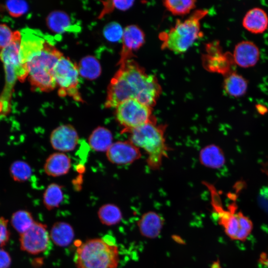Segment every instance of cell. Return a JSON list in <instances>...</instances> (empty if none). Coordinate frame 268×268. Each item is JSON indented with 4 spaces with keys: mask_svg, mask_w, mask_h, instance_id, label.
<instances>
[{
    "mask_svg": "<svg viewBox=\"0 0 268 268\" xmlns=\"http://www.w3.org/2000/svg\"><path fill=\"white\" fill-rule=\"evenodd\" d=\"M20 33V61L27 70L32 88L52 91L57 87L54 68L63 53L37 30L26 28Z\"/></svg>",
    "mask_w": 268,
    "mask_h": 268,
    "instance_id": "cell-1",
    "label": "cell"
},
{
    "mask_svg": "<svg viewBox=\"0 0 268 268\" xmlns=\"http://www.w3.org/2000/svg\"><path fill=\"white\" fill-rule=\"evenodd\" d=\"M120 66L109 84L105 107L115 108L126 100L134 99L152 108L161 93L156 77L133 59Z\"/></svg>",
    "mask_w": 268,
    "mask_h": 268,
    "instance_id": "cell-2",
    "label": "cell"
},
{
    "mask_svg": "<svg viewBox=\"0 0 268 268\" xmlns=\"http://www.w3.org/2000/svg\"><path fill=\"white\" fill-rule=\"evenodd\" d=\"M165 129V126L158 125L154 118L141 126L124 131L129 134V141L145 151L147 164L152 169L159 168L163 159L167 155Z\"/></svg>",
    "mask_w": 268,
    "mask_h": 268,
    "instance_id": "cell-3",
    "label": "cell"
},
{
    "mask_svg": "<svg viewBox=\"0 0 268 268\" xmlns=\"http://www.w3.org/2000/svg\"><path fill=\"white\" fill-rule=\"evenodd\" d=\"M207 12L205 9L197 10L185 20H178L168 31L161 33V48L176 54L187 51L201 36L200 21Z\"/></svg>",
    "mask_w": 268,
    "mask_h": 268,
    "instance_id": "cell-4",
    "label": "cell"
},
{
    "mask_svg": "<svg viewBox=\"0 0 268 268\" xmlns=\"http://www.w3.org/2000/svg\"><path fill=\"white\" fill-rule=\"evenodd\" d=\"M21 40L20 32L14 31L10 43L0 50V59L3 64L5 75V84L0 96V105L6 113L9 110L10 97L16 80L23 82L28 75L27 70L20 61Z\"/></svg>",
    "mask_w": 268,
    "mask_h": 268,
    "instance_id": "cell-5",
    "label": "cell"
},
{
    "mask_svg": "<svg viewBox=\"0 0 268 268\" xmlns=\"http://www.w3.org/2000/svg\"><path fill=\"white\" fill-rule=\"evenodd\" d=\"M119 261L118 247L100 239L81 244L75 257L77 268H117Z\"/></svg>",
    "mask_w": 268,
    "mask_h": 268,
    "instance_id": "cell-6",
    "label": "cell"
},
{
    "mask_svg": "<svg viewBox=\"0 0 268 268\" xmlns=\"http://www.w3.org/2000/svg\"><path fill=\"white\" fill-rule=\"evenodd\" d=\"M79 75L76 64L64 56L60 59L54 68V76L60 96H68L76 101H82L79 91Z\"/></svg>",
    "mask_w": 268,
    "mask_h": 268,
    "instance_id": "cell-7",
    "label": "cell"
},
{
    "mask_svg": "<svg viewBox=\"0 0 268 268\" xmlns=\"http://www.w3.org/2000/svg\"><path fill=\"white\" fill-rule=\"evenodd\" d=\"M117 122L124 127V131L136 128L154 119L152 108L134 99L126 100L115 108Z\"/></svg>",
    "mask_w": 268,
    "mask_h": 268,
    "instance_id": "cell-8",
    "label": "cell"
},
{
    "mask_svg": "<svg viewBox=\"0 0 268 268\" xmlns=\"http://www.w3.org/2000/svg\"><path fill=\"white\" fill-rule=\"evenodd\" d=\"M49 238L46 225L34 222L29 229L20 235V248L31 254H38L47 249L49 245Z\"/></svg>",
    "mask_w": 268,
    "mask_h": 268,
    "instance_id": "cell-9",
    "label": "cell"
},
{
    "mask_svg": "<svg viewBox=\"0 0 268 268\" xmlns=\"http://www.w3.org/2000/svg\"><path fill=\"white\" fill-rule=\"evenodd\" d=\"M210 191L212 196V205L217 214L219 224L223 226L226 234L230 239L238 240L241 230L235 203L230 204L227 210L224 209L215 190L211 187Z\"/></svg>",
    "mask_w": 268,
    "mask_h": 268,
    "instance_id": "cell-10",
    "label": "cell"
},
{
    "mask_svg": "<svg viewBox=\"0 0 268 268\" xmlns=\"http://www.w3.org/2000/svg\"><path fill=\"white\" fill-rule=\"evenodd\" d=\"M79 140V136L75 128L70 124H64L54 129L50 135L52 147L61 152L73 150Z\"/></svg>",
    "mask_w": 268,
    "mask_h": 268,
    "instance_id": "cell-11",
    "label": "cell"
},
{
    "mask_svg": "<svg viewBox=\"0 0 268 268\" xmlns=\"http://www.w3.org/2000/svg\"><path fill=\"white\" fill-rule=\"evenodd\" d=\"M139 148L130 141L113 142L106 151V157L112 163L126 165L132 163L140 157Z\"/></svg>",
    "mask_w": 268,
    "mask_h": 268,
    "instance_id": "cell-12",
    "label": "cell"
},
{
    "mask_svg": "<svg viewBox=\"0 0 268 268\" xmlns=\"http://www.w3.org/2000/svg\"><path fill=\"white\" fill-rule=\"evenodd\" d=\"M122 42V48L118 65L132 59L134 56L133 52L137 50L144 44L145 35L137 26L128 25L124 29Z\"/></svg>",
    "mask_w": 268,
    "mask_h": 268,
    "instance_id": "cell-13",
    "label": "cell"
},
{
    "mask_svg": "<svg viewBox=\"0 0 268 268\" xmlns=\"http://www.w3.org/2000/svg\"><path fill=\"white\" fill-rule=\"evenodd\" d=\"M260 56L258 47L250 41H242L236 45L232 55L234 62L240 67L248 68L256 65Z\"/></svg>",
    "mask_w": 268,
    "mask_h": 268,
    "instance_id": "cell-14",
    "label": "cell"
},
{
    "mask_svg": "<svg viewBox=\"0 0 268 268\" xmlns=\"http://www.w3.org/2000/svg\"><path fill=\"white\" fill-rule=\"evenodd\" d=\"M242 25L246 30L252 33H263L268 28V15L261 8H253L245 14Z\"/></svg>",
    "mask_w": 268,
    "mask_h": 268,
    "instance_id": "cell-15",
    "label": "cell"
},
{
    "mask_svg": "<svg viewBox=\"0 0 268 268\" xmlns=\"http://www.w3.org/2000/svg\"><path fill=\"white\" fill-rule=\"evenodd\" d=\"M70 157L61 152L50 154L44 165L45 173L50 176L59 177L67 174L71 167Z\"/></svg>",
    "mask_w": 268,
    "mask_h": 268,
    "instance_id": "cell-16",
    "label": "cell"
},
{
    "mask_svg": "<svg viewBox=\"0 0 268 268\" xmlns=\"http://www.w3.org/2000/svg\"><path fill=\"white\" fill-rule=\"evenodd\" d=\"M164 220L160 215L154 211L143 214L137 222L140 234L147 238H155L160 233Z\"/></svg>",
    "mask_w": 268,
    "mask_h": 268,
    "instance_id": "cell-17",
    "label": "cell"
},
{
    "mask_svg": "<svg viewBox=\"0 0 268 268\" xmlns=\"http://www.w3.org/2000/svg\"><path fill=\"white\" fill-rule=\"evenodd\" d=\"M113 134L107 128L99 126L93 130L88 137L90 147L95 151H107L113 142Z\"/></svg>",
    "mask_w": 268,
    "mask_h": 268,
    "instance_id": "cell-18",
    "label": "cell"
},
{
    "mask_svg": "<svg viewBox=\"0 0 268 268\" xmlns=\"http://www.w3.org/2000/svg\"><path fill=\"white\" fill-rule=\"evenodd\" d=\"M225 92L233 97H240L245 94L248 89V81L241 74L236 72H229L223 82Z\"/></svg>",
    "mask_w": 268,
    "mask_h": 268,
    "instance_id": "cell-19",
    "label": "cell"
},
{
    "mask_svg": "<svg viewBox=\"0 0 268 268\" xmlns=\"http://www.w3.org/2000/svg\"><path fill=\"white\" fill-rule=\"evenodd\" d=\"M50 237L56 245L61 247L67 246L73 238V230L66 222H56L51 229Z\"/></svg>",
    "mask_w": 268,
    "mask_h": 268,
    "instance_id": "cell-20",
    "label": "cell"
},
{
    "mask_svg": "<svg viewBox=\"0 0 268 268\" xmlns=\"http://www.w3.org/2000/svg\"><path fill=\"white\" fill-rule=\"evenodd\" d=\"M201 160L204 165L211 168H219L225 162L222 151L217 146L212 145L207 146L201 150Z\"/></svg>",
    "mask_w": 268,
    "mask_h": 268,
    "instance_id": "cell-21",
    "label": "cell"
},
{
    "mask_svg": "<svg viewBox=\"0 0 268 268\" xmlns=\"http://www.w3.org/2000/svg\"><path fill=\"white\" fill-rule=\"evenodd\" d=\"M43 198V203L48 210L58 207L64 199L62 186L55 183L49 184L45 190Z\"/></svg>",
    "mask_w": 268,
    "mask_h": 268,
    "instance_id": "cell-22",
    "label": "cell"
},
{
    "mask_svg": "<svg viewBox=\"0 0 268 268\" xmlns=\"http://www.w3.org/2000/svg\"><path fill=\"white\" fill-rule=\"evenodd\" d=\"M46 21L49 29L55 33L65 32L71 26L69 17L63 11L51 12L47 17Z\"/></svg>",
    "mask_w": 268,
    "mask_h": 268,
    "instance_id": "cell-23",
    "label": "cell"
},
{
    "mask_svg": "<svg viewBox=\"0 0 268 268\" xmlns=\"http://www.w3.org/2000/svg\"><path fill=\"white\" fill-rule=\"evenodd\" d=\"M78 66L79 74L89 79H94L101 74L99 63L93 57L87 56L82 59Z\"/></svg>",
    "mask_w": 268,
    "mask_h": 268,
    "instance_id": "cell-24",
    "label": "cell"
},
{
    "mask_svg": "<svg viewBox=\"0 0 268 268\" xmlns=\"http://www.w3.org/2000/svg\"><path fill=\"white\" fill-rule=\"evenodd\" d=\"M98 216L102 223L108 226L117 224L122 219V213L119 208L111 203L101 206L98 211Z\"/></svg>",
    "mask_w": 268,
    "mask_h": 268,
    "instance_id": "cell-25",
    "label": "cell"
},
{
    "mask_svg": "<svg viewBox=\"0 0 268 268\" xmlns=\"http://www.w3.org/2000/svg\"><path fill=\"white\" fill-rule=\"evenodd\" d=\"M9 174L15 182H24L31 177L32 170L30 165L23 160H16L9 167Z\"/></svg>",
    "mask_w": 268,
    "mask_h": 268,
    "instance_id": "cell-26",
    "label": "cell"
},
{
    "mask_svg": "<svg viewBox=\"0 0 268 268\" xmlns=\"http://www.w3.org/2000/svg\"><path fill=\"white\" fill-rule=\"evenodd\" d=\"M34 223L32 214L27 210H18L11 216V223L20 235L29 229Z\"/></svg>",
    "mask_w": 268,
    "mask_h": 268,
    "instance_id": "cell-27",
    "label": "cell"
},
{
    "mask_svg": "<svg viewBox=\"0 0 268 268\" xmlns=\"http://www.w3.org/2000/svg\"><path fill=\"white\" fill-rule=\"evenodd\" d=\"M166 8L174 15H184L189 13L196 6L194 0H167L163 1Z\"/></svg>",
    "mask_w": 268,
    "mask_h": 268,
    "instance_id": "cell-28",
    "label": "cell"
},
{
    "mask_svg": "<svg viewBox=\"0 0 268 268\" xmlns=\"http://www.w3.org/2000/svg\"><path fill=\"white\" fill-rule=\"evenodd\" d=\"M5 7L11 16L17 17L27 11L28 5L24 0H9L5 2Z\"/></svg>",
    "mask_w": 268,
    "mask_h": 268,
    "instance_id": "cell-29",
    "label": "cell"
},
{
    "mask_svg": "<svg viewBox=\"0 0 268 268\" xmlns=\"http://www.w3.org/2000/svg\"><path fill=\"white\" fill-rule=\"evenodd\" d=\"M123 32L122 26L115 22L108 23L103 30L105 37L111 42H117L122 40Z\"/></svg>",
    "mask_w": 268,
    "mask_h": 268,
    "instance_id": "cell-30",
    "label": "cell"
},
{
    "mask_svg": "<svg viewBox=\"0 0 268 268\" xmlns=\"http://www.w3.org/2000/svg\"><path fill=\"white\" fill-rule=\"evenodd\" d=\"M14 32L5 24H0V50L8 46L13 38Z\"/></svg>",
    "mask_w": 268,
    "mask_h": 268,
    "instance_id": "cell-31",
    "label": "cell"
},
{
    "mask_svg": "<svg viewBox=\"0 0 268 268\" xmlns=\"http://www.w3.org/2000/svg\"><path fill=\"white\" fill-rule=\"evenodd\" d=\"M7 224V219L3 217H0V247L4 246L9 238Z\"/></svg>",
    "mask_w": 268,
    "mask_h": 268,
    "instance_id": "cell-32",
    "label": "cell"
},
{
    "mask_svg": "<svg viewBox=\"0 0 268 268\" xmlns=\"http://www.w3.org/2000/svg\"><path fill=\"white\" fill-rule=\"evenodd\" d=\"M11 263V258L5 251L0 249V268H8Z\"/></svg>",
    "mask_w": 268,
    "mask_h": 268,
    "instance_id": "cell-33",
    "label": "cell"
},
{
    "mask_svg": "<svg viewBox=\"0 0 268 268\" xmlns=\"http://www.w3.org/2000/svg\"><path fill=\"white\" fill-rule=\"evenodd\" d=\"M259 261L266 268H268V254L263 253L260 255Z\"/></svg>",
    "mask_w": 268,
    "mask_h": 268,
    "instance_id": "cell-34",
    "label": "cell"
}]
</instances>
